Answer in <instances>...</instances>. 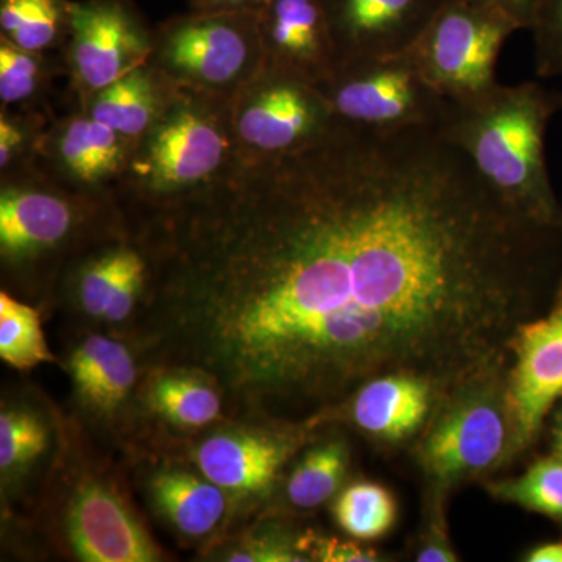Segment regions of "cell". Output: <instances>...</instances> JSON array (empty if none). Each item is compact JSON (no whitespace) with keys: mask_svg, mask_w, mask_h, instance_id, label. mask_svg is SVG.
<instances>
[{"mask_svg":"<svg viewBox=\"0 0 562 562\" xmlns=\"http://www.w3.org/2000/svg\"><path fill=\"white\" fill-rule=\"evenodd\" d=\"M149 265L138 342L249 419L316 422L390 373L449 391L549 308L562 228L484 183L436 127L338 121L305 149L131 214Z\"/></svg>","mask_w":562,"mask_h":562,"instance_id":"1","label":"cell"},{"mask_svg":"<svg viewBox=\"0 0 562 562\" xmlns=\"http://www.w3.org/2000/svg\"><path fill=\"white\" fill-rule=\"evenodd\" d=\"M560 111L562 92L538 81L498 83L479 101H447L438 131L498 198L538 224L562 228L546 154L547 131Z\"/></svg>","mask_w":562,"mask_h":562,"instance_id":"2","label":"cell"},{"mask_svg":"<svg viewBox=\"0 0 562 562\" xmlns=\"http://www.w3.org/2000/svg\"><path fill=\"white\" fill-rule=\"evenodd\" d=\"M238 160L231 101L176 88L135 140L114 195L124 210L165 205L216 183Z\"/></svg>","mask_w":562,"mask_h":562,"instance_id":"3","label":"cell"},{"mask_svg":"<svg viewBox=\"0 0 562 562\" xmlns=\"http://www.w3.org/2000/svg\"><path fill=\"white\" fill-rule=\"evenodd\" d=\"M509 362L512 357L473 373L438 398L414 446L425 491L449 497L519 458Z\"/></svg>","mask_w":562,"mask_h":562,"instance_id":"4","label":"cell"},{"mask_svg":"<svg viewBox=\"0 0 562 562\" xmlns=\"http://www.w3.org/2000/svg\"><path fill=\"white\" fill-rule=\"evenodd\" d=\"M150 65L173 87L233 101L265 69L258 13L194 11L154 29Z\"/></svg>","mask_w":562,"mask_h":562,"instance_id":"5","label":"cell"},{"mask_svg":"<svg viewBox=\"0 0 562 562\" xmlns=\"http://www.w3.org/2000/svg\"><path fill=\"white\" fill-rule=\"evenodd\" d=\"M124 217L114 194L72 190L38 168L2 177L0 257L3 268L24 271L60 255L102 222Z\"/></svg>","mask_w":562,"mask_h":562,"instance_id":"6","label":"cell"},{"mask_svg":"<svg viewBox=\"0 0 562 562\" xmlns=\"http://www.w3.org/2000/svg\"><path fill=\"white\" fill-rule=\"evenodd\" d=\"M519 24L480 0H446L408 54L446 101L469 103L490 94L503 44Z\"/></svg>","mask_w":562,"mask_h":562,"instance_id":"7","label":"cell"},{"mask_svg":"<svg viewBox=\"0 0 562 562\" xmlns=\"http://www.w3.org/2000/svg\"><path fill=\"white\" fill-rule=\"evenodd\" d=\"M319 88L338 121L375 133L438 128L447 109L408 52L346 63Z\"/></svg>","mask_w":562,"mask_h":562,"instance_id":"8","label":"cell"},{"mask_svg":"<svg viewBox=\"0 0 562 562\" xmlns=\"http://www.w3.org/2000/svg\"><path fill=\"white\" fill-rule=\"evenodd\" d=\"M231 111L243 160H271L305 149L338 122L317 85L268 65L233 98Z\"/></svg>","mask_w":562,"mask_h":562,"instance_id":"9","label":"cell"},{"mask_svg":"<svg viewBox=\"0 0 562 562\" xmlns=\"http://www.w3.org/2000/svg\"><path fill=\"white\" fill-rule=\"evenodd\" d=\"M66 66L79 101L147 65L154 31L132 0H70Z\"/></svg>","mask_w":562,"mask_h":562,"instance_id":"10","label":"cell"},{"mask_svg":"<svg viewBox=\"0 0 562 562\" xmlns=\"http://www.w3.org/2000/svg\"><path fill=\"white\" fill-rule=\"evenodd\" d=\"M314 422L258 420L220 430L195 450L199 472L227 492L228 497L260 498L321 430Z\"/></svg>","mask_w":562,"mask_h":562,"instance_id":"11","label":"cell"},{"mask_svg":"<svg viewBox=\"0 0 562 562\" xmlns=\"http://www.w3.org/2000/svg\"><path fill=\"white\" fill-rule=\"evenodd\" d=\"M508 380L519 457L538 442L562 401V279L549 308L525 321L509 342Z\"/></svg>","mask_w":562,"mask_h":562,"instance_id":"12","label":"cell"},{"mask_svg":"<svg viewBox=\"0 0 562 562\" xmlns=\"http://www.w3.org/2000/svg\"><path fill=\"white\" fill-rule=\"evenodd\" d=\"M133 146L135 140L80 110L47 127L36 168L72 190L114 194Z\"/></svg>","mask_w":562,"mask_h":562,"instance_id":"13","label":"cell"},{"mask_svg":"<svg viewBox=\"0 0 562 562\" xmlns=\"http://www.w3.org/2000/svg\"><path fill=\"white\" fill-rule=\"evenodd\" d=\"M338 68L364 58L405 54L446 0H324Z\"/></svg>","mask_w":562,"mask_h":562,"instance_id":"14","label":"cell"},{"mask_svg":"<svg viewBox=\"0 0 562 562\" xmlns=\"http://www.w3.org/2000/svg\"><path fill=\"white\" fill-rule=\"evenodd\" d=\"M66 536L81 561L151 562L161 557L124 498L99 480H87L74 491Z\"/></svg>","mask_w":562,"mask_h":562,"instance_id":"15","label":"cell"},{"mask_svg":"<svg viewBox=\"0 0 562 562\" xmlns=\"http://www.w3.org/2000/svg\"><path fill=\"white\" fill-rule=\"evenodd\" d=\"M266 65L325 83L338 69V52L324 0H268L258 13Z\"/></svg>","mask_w":562,"mask_h":562,"instance_id":"16","label":"cell"},{"mask_svg":"<svg viewBox=\"0 0 562 562\" xmlns=\"http://www.w3.org/2000/svg\"><path fill=\"white\" fill-rule=\"evenodd\" d=\"M441 392L427 379L412 373H390L362 384L325 424L344 419L373 442L401 446L416 442L427 427Z\"/></svg>","mask_w":562,"mask_h":562,"instance_id":"17","label":"cell"},{"mask_svg":"<svg viewBox=\"0 0 562 562\" xmlns=\"http://www.w3.org/2000/svg\"><path fill=\"white\" fill-rule=\"evenodd\" d=\"M173 92L176 87L147 63L81 101L80 110L136 140L161 116Z\"/></svg>","mask_w":562,"mask_h":562,"instance_id":"18","label":"cell"},{"mask_svg":"<svg viewBox=\"0 0 562 562\" xmlns=\"http://www.w3.org/2000/svg\"><path fill=\"white\" fill-rule=\"evenodd\" d=\"M68 369L77 397L98 414L116 412L138 375L128 347L102 335L85 338L70 353Z\"/></svg>","mask_w":562,"mask_h":562,"instance_id":"19","label":"cell"},{"mask_svg":"<svg viewBox=\"0 0 562 562\" xmlns=\"http://www.w3.org/2000/svg\"><path fill=\"white\" fill-rule=\"evenodd\" d=\"M149 497L157 513L190 538L213 531L224 519L231 498L203 473L173 468L150 476Z\"/></svg>","mask_w":562,"mask_h":562,"instance_id":"20","label":"cell"},{"mask_svg":"<svg viewBox=\"0 0 562 562\" xmlns=\"http://www.w3.org/2000/svg\"><path fill=\"white\" fill-rule=\"evenodd\" d=\"M147 386V402L161 419L183 430H199L220 420L224 395L205 373L157 368Z\"/></svg>","mask_w":562,"mask_h":562,"instance_id":"21","label":"cell"},{"mask_svg":"<svg viewBox=\"0 0 562 562\" xmlns=\"http://www.w3.org/2000/svg\"><path fill=\"white\" fill-rule=\"evenodd\" d=\"M301 453L284 480V497L291 508L313 512L341 492L350 469V446L342 435H328Z\"/></svg>","mask_w":562,"mask_h":562,"instance_id":"22","label":"cell"},{"mask_svg":"<svg viewBox=\"0 0 562 562\" xmlns=\"http://www.w3.org/2000/svg\"><path fill=\"white\" fill-rule=\"evenodd\" d=\"M70 0H0V36L14 46L43 52L68 38Z\"/></svg>","mask_w":562,"mask_h":562,"instance_id":"23","label":"cell"},{"mask_svg":"<svg viewBox=\"0 0 562 562\" xmlns=\"http://www.w3.org/2000/svg\"><path fill=\"white\" fill-rule=\"evenodd\" d=\"M333 516L344 532L357 541L382 539L397 522L394 494L383 484L360 480L336 495Z\"/></svg>","mask_w":562,"mask_h":562,"instance_id":"24","label":"cell"},{"mask_svg":"<svg viewBox=\"0 0 562 562\" xmlns=\"http://www.w3.org/2000/svg\"><path fill=\"white\" fill-rule=\"evenodd\" d=\"M484 490L494 501L519 506L562 524V458L557 453L539 458L522 475L487 480Z\"/></svg>","mask_w":562,"mask_h":562,"instance_id":"25","label":"cell"},{"mask_svg":"<svg viewBox=\"0 0 562 562\" xmlns=\"http://www.w3.org/2000/svg\"><path fill=\"white\" fill-rule=\"evenodd\" d=\"M0 358L16 371H31L55 360L38 312L5 291L0 292Z\"/></svg>","mask_w":562,"mask_h":562,"instance_id":"26","label":"cell"},{"mask_svg":"<svg viewBox=\"0 0 562 562\" xmlns=\"http://www.w3.org/2000/svg\"><path fill=\"white\" fill-rule=\"evenodd\" d=\"M49 443V431L38 416L25 408H3L0 414V471L5 482L38 460Z\"/></svg>","mask_w":562,"mask_h":562,"instance_id":"27","label":"cell"},{"mask_svg":"<svg viewBox=\"0 0 562 562\" xmlns=\"http://www.w3.org/2000/svg\"><path fill=\"white\" fill-rule=\"evenodd\" d=\"M52 63L43 52L14 46L0 36V103L2 109L27 105L46 90Z\"/></svg>","mask_w":562,"mask_h":562,"instance_id":"28","label":"cell"},{"mask_svg":"<svg viewBox=\"0 0 562 562\" xmlns=\"http://www.w3.org/2000/svg\"><path fill=\"white\" fill-rule=\"evenodd\" d=\"M47 131L43 117L36 113L0 111V173L29 171L38 160L41 139Z\"/></svg>","mask_w":562,"mask_h":562,"instance_id":"29","label":"cell"},{"mask_svg":"<svg viewBox=\"0 0 562 562\" xmlns=\"http://www.w3.org/2000/svg\"><path fill=\"white\" fill-rule=\"evenodd\" d=\"M446 495L425 491L422 527L414 546V561L457 562L460 561L447 527Z\"/></svg>","mask_w":562,"mask_h":562,"instance_id":"30","label":"cell"},{"mask_svg":"<svg viewBox=\"0 0 562 562\" xmlns=\"http://www.w3.org/2000/svg\"><path fill=\"white\" fill-rule=\"evenodd\" d=\"M530 31L536 74L542 79L562 77V0H541Z\"/></svg>","mask_w":562,"mask_h":562,"instance_id":"31","label":"cell"},{"mask_svg":"<svg viewBox=\"0 0 562 562\" xmlns=\"http://www.w3.org/2000/svg\"><path fill=\"white\" fill-rule=\"evenodd\" d=\"M301 536L291 535L284 530L265 531L236 546L225 554L224 560L233 562L310 561L301 549Z\"/></svg>","mask_w":562,"mask_h":562,"instance_id":"32","label":"cell"},{"mask_svg":"<svg viewBox=\"0 0 562 562\" xmlns=\"http://www.w3.org/2000/svg\"><path fill=\"white\" fill-rule=\"evenodd\" d=\"M301 549L310 561L322 562H380L387 561L384 554L372 547L357 541H341L336 538L305 532L301 536Z\"/></svg>","mask_w":562,"mask_h":562,"instance_id":"33","label":"cell"},{"mask_svg":"<svg viewBox=\"0 0 562 562\" xmlns=\"http://www.w3.org/2000/svg\"><path fill=\"white\" fill-rule=\"evenodd\" d=\"M480 2L491 3V5L505 11L519 24L520 31L524 29L530 31L539 5H541V0H480Z\"/></svg>","mask_w":562,"mask_h":562,"instance_id":"34","label":"cell"},{"mask_svg":"<svg viewBox=\"0 0 562 562\" xmlns=\"http://www.w3.org/2000/svg\"><path fill=\"white\" fill-rule=\"evenodd\" d=\"M268 0H190L194 11H250L260 13Z\"/></svg>","mask_w":562,"mask_h":562,"instance_id":"35","label":"cell"},{"mask_svg":"<svg viewBox=\"0 0 562 562\" xmlns=\"http://www.w3.org/2000/svg\"><path fill=\"white\" fill-rule=\"evenodd\" d=\"M525 562H562V541L538 543L527 550L522 557Z\"/></svg>","mask_w":562,"mask_h":562,"instance_id":"36","label":"cell"},{"mask_svg":"<svg viewBox=\"0 0 562 562\" xmlns=\"http://www.w3.org/2000/svg\"><path fill=\"white\" fill-rule=\"evenodd\" d=\"M552 447L553 453L562 458V408L554 413L552 424Z\"/></svg>","mask_w":562,"mask_h":562,"instance_id":"37","label":"cell"}]
</instances>
